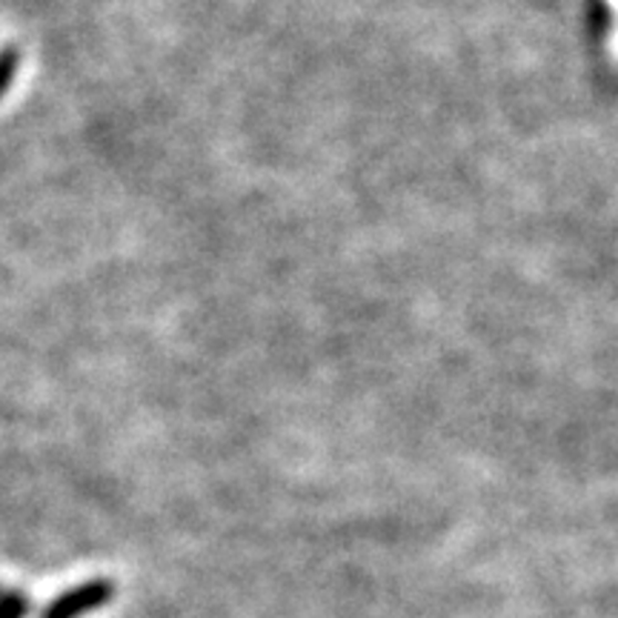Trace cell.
<instances>
[{"label":"cell","mask_w":618,"mask_h":618,"mask_svg":"<svg viewBox=\"0 0 618 618\" xmlns=\"http://www.w3.org/2000/svg\"><path fill=\"white\" fill-rule=\"evenodd\" d=\"M112 598H115V584L110 578H92L52 598L41 610V618H81L106 607Z\"/></svg>","instance_id":"obj_1"},{"label":"cell","mask_w":618,"mask_h":618,"mask_svg":"<svg viewBox=\"0 0 618 618\" xmlns=\"http://www.w3.org/2000/svg\"><path fill=\"white\" fill-rule=\"evenodd\" d=\"M29 596L21 590L0 593V618H27Z\"/></svg>","instance_id":"obj_2"},{"label":"cell","mask_w":618,"mask_h":618,"mask_svg":"<svg viewBox=\"0 0 618 618\" xmlns=\"http://www.w3.org/2000/svg\"><path fill=\"white\" fill-rule=\"evenodd\" d=\"M18 61H21V55H18V49L14 47H7L0 52V97L7 95V90L12 86L14 72H18Z\"/></svg>","instance_id":"obj_3"}]
</instances>
